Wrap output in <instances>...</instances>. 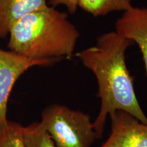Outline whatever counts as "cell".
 Listing matches in <instances>:
<instances>
[{"label":"cell","mask_w":147,"mask_h":147,"mask_svg":"<svg viewBox=\"0 0 147 147\" xmlns=\"http://www.w3.org/2000/svg\"><path fill=\"white\" fill-rule=\"evenodd\" d=\"M134 45L115 31L97 37L96 45L80 51L76 57L96 78L101 106L93 125L97 137H102L108 117L123 110L147 124L125 62L127 49Z\"/></svg>","instance_id":"obj_1"},{"label":"cell","mask_w":147,"mask_h":147,"mask_svg":"<svg viewBox=\"0 0 147 147\" xmlns=\"http://www.w3.org/2000/svg\"><path fill=\"white\" fill-rule=\"evenodd\" d=\"M9 50L36 60L71 59L80 34L65 12L49 5L23 16L9 32Z\"/></svg>","instance_id":"obj_2"},{"label":"cell","mask_w":147,"mask_h":147,"mask_svg":"<svg viewBox=\"0 0 147 147\" xmlns=\"http://www.w3.org/2000/svg\"><path fill=\"white\" fill-rule=\"evenodd\" d=\"M40 123L57 147H91L97 138L88 114L63 104L46 108Z\"/></svg>","instance_id":"obj_3"},{"label":"cell","mask_w":147,"mask_h":147,"mask_svg":"<svg viewBox=\"0 0 147 147\" xmlns=\"http://www.w3.org/2000/svg\"><path fill=\"white\" fill-rule=\"evenodd\" d=\"M55 62V60L53 59H32L12 51L0 48V127L8 121V99L18 79L33 67L50 65Z\"/></svg>","instance_id":"obj_4"},{"label":"cell","mask_w":147,"mask_h":147,"mask_svg":"<svg viewBox=\"0 0 147 147\" xmlns=\"http://www.w3.org/2000/svg\"><path fill=\"white\" fill-rule=\"evenodd\" d=\"M109 117L110 134L101 147H147V124L123 110Z\"/></svg>","instance_id":"obj_5"},{"label":"cell","mask_w":147,"mask_h":147,"mask_svg":"<svg viewBox=\"0 0 147 147\" xmlns=\"http://www.w3.org/2000/svg\"><path fill=\"white\" fill-rule=\"evenodd\" d=\"M115 32L138 45L147 76V8L132 5L125 11L116 21Z\"/></svg>","instance_id":"obj_6"},{"label":"cell","mask_w":147,"mask_h":147,"mask_svg":"<svg viewBox=\"0 0 147 147\" xmlns=\"http://www.w3.org/2000/svg\"><path fill=\"white\" fill-rule=\"evenodd\" d=\"M48 5L47 0H0V39L8 36L18 19Z\"/></svg>","instance_id":"obj_7"},{"label":"cell","mask_w":147,"mask_h":147,"mask_svg":"<svg viewBox=\"0 0 147 147\" xmlns=\"http://www.w3.org/2000/svg\"><path fill=\"white\" fill-rule=\"evenodd\" d=\"M78 5L95 17L106 16L115 11L125 12L132 6L131 0H78Z\"/></svg>","instance_id":"obj_8"},{"label":"cell","mask_w":147,"mask_h":147,"mask_svg":"<svg viewBox=\"0 0 147 147\" xmlns=\"http://www.w3.org/2000/svg\"><path fill=\"white\" fill-rule=\"evenodd\" d=\"M23 137L26 147H57L40 122L23 126Z\"/></svg>","instance_id":"obj_9"},{"label":"cell","mask_w":147,"mask_h":147,"mask_svg":"<svg viewBox=\"0 0 147 147\" xmlns=\"http://www.w3.org/2000/svg\"><path fill=\"white\" fill-rule=\"evenodd\" d=\"M0 147H26L23 137V125L8 121L0 127Z\"/></svg>","instance_id":"obj_10"},{"label":"cell","mask_w":147,"mask_h":147,"mask_svg":"<svg viewBox=\"0 0 147 147\" xmlns=\"http://www.w3.org/2000/svg\"><path fill=\"white\" fill-rule=\"evenodd\" d=\"M49 2L55 8L57 5H64L70 14L75 13L78 7V0H49Z\"/></svg>","instance_id":"obj_11"}]
</instances>
